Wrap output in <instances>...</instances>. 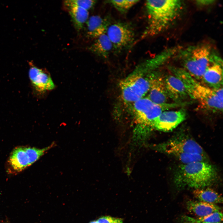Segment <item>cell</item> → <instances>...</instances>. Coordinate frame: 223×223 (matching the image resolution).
Segmentation results:
<instances>
[{
    "label": "cell",
    "mask_w": 223,
    "mask_h": 223,
    "mask_svg": "<svg viewBox=\"0 0 223 223\" xmlns=\"http://www.w3.org/2000/svg\"><path fill=\"white\" fill-rule=\"evenodd\" d=\"M147 25L143 37L156 35L168 29L178 18L183 4L181 0H147Z\"/></svg>",
    "instance_id": "6da1fadb"
},
{
    "label": "cell",
    "mask_w": 223,
    "mask_h": 223,
    "mask_svg": "<svg viewBox=\"0 0 223 223\" xmlns=\"http://www.w3.org/2000/svg\"><path fill=\"white\" fill-rule=\"evenodd\" d=\"M174 75L183 82L189 96L196 100L204 110L216 112H222L223 89H214L201 84L184 69L173 68Z\"/></svg>",
    "instance_id": "7a4b0ae2"
},
{
    "label": "cell",
    "mask_w": 223,
    "mask_h": 223,
    "mask_svg": "<svg viewBox=\"0 0 223 223\" xmlns=\"http://www.w3.org/2000/svg\"><path fill=\"white\" fill-rule=\"evenodd\" d=\"M216 168L206 161L182 164L176 169L174 181L179 188L195 189L205 188L215 182L218 177Z\"/></svg>",
    "instance_id": "3957f363"
},
{
    "label": "cell",
    "mask_w": 223,
    "mask_h": 223,
    "mask_svg": "<svg viewBox=\"0 0 223 223\" xmlns=\"http://www.w3.org/2000/svg\"><path fill=\"white\" fill-rule=\"evenodd\" d=\"M180 104H182L168 103L160 105L154 103L147 98H143L130 107L138 129L146 130L153 129L155 120L163 112L178 107Z\"/></svg>",
    "instance_id": "277c9868"
},
{
    "label": "cell",
    "mask_w": 223,
    "mask_h": 223,
    "mask_svg": "<svg viewBox=\"0 0 223 223\" xmlns=\"http://www.w3.org/2000/svg\"><path fill=\"white\" fill-rule=\"evenodd\" d=\"M119 87L123 103L130 107L148 93L149 83L148 78L145 77L138 68L133 73L120 81Z\"/></svg>",
    "instance_id": "5b68a950"
},
{
    "label": "cell",
    "mask_w": 223,
    "mask_h": 223,
    "mask_svg": "<svg viewBox=\"0 0 223 223\" xmlns=\"http://www.w3.org/2000/svg\"><path fill=\"white\" fill-rule=\"evenodd\" d=\"M184 55V69L196 80L201 79L212 60L211 47L206 45H198L187 50Z\"/></svg>",
    "instance_id": "8992f818"
},
{
    "label": "cell",
    "mask_w": 223,
    "mask_h": 223,
    "mask_svg": "<svg viewBox=\"0 0 223 223\" xmlns=\"http://www.w3.org/2000/svg\"><path fill=\"white\" fill-rule=\"evenodd\" d=\"M55 144L39 149L27 146H20L13 149L7 161L10 170L13 173H19L37 161Z\"/></svg>",
    "instance_id": "52a82bcc"
},
{
    "label": "cell",
    "mask_w": 223,
    "mask_h": 223,
    "mask_svg": "<svg viewBox=\"0 0 223 223\" xmlns=\"http://www.w3.org/2000/svg\"><path fill=\"white\" fill-rule=\"evenodd\" d=\"M106 34L110 41L113 49L120 52L129 47L135 38L134 29L128 23L117 22L110 24Z\"/></svg>",
    "instance_id": "ba28073f"
},
{
    "label": "cell",
    "mask_w": 223,
    "mask_h": 223,
    "mask_svg": "<svg viewBox=\"0 0 223 223\" xmlns=\"http://www.w3.org/2000/svg\"><path fill=\"white\" fill-rule=\"evenodd\" d=\"M157 149L168 155L188 153L206 155L201 146L191 138L181 134L159 145Z\"/></svg>",
    "instance_id": "9c48e42d"
},
{
    "label": "cell",
    "mask_w": 223,
    "mask_h": 223,
    "mask_svg": "<svg viewBox=\"0 0 223 223\" xmlns=\"http://www.w3.org/2000/svg\"><path fill=\"white\" fill-rule=\"evenodd\" d=\"M186 116L183 109L164 111L155 120L153 129L163 132L172 131L185 119Z\"/></svg>",
    "instance_id": "30bf717a"
},
{
    "label": "cell",
    "mask_w": 223,
    "mask_h": 223,
    "mask_svg": "<svg viewBox=\"0 0 223 223\" xmlns=\"http://www.w3.org/2000/svg\"><path fill=\"white\" fill-rule=\"evenodd\" d=\"M149 89L147 97L154 103L160 105L168 103V97L164 77L155 73H152L148 77Z\"/></svg>",
    "instance_id": "8fae6325"
},
{
    "label": "cell",
    "mask_w": 223,
    "mask_h": 223,
    "mask_svg": "<svg viewBox=\"0 0 223 223\" xmlns=\"http://www.w3.org/2000/svg\"><path fill=\"white\" fill-rule=\"evenodd\" d=\"M28 76L33 87L38 93H44L52 90L55 87L50 75L35 66L30 67Z\"/></svg>",
    "instance_id": "7c38bea8"
},
{
    "label": "cell",
    "mask_w": 223,
    "mask_h": 223,
    "mask_svg": "<svg viewBox=\"0 0 223 223\" xmlns=\"http://www.w3.org/2000/svg\"><path fill=\"white\" fill-rule=\"evenodd\" d=\"M222 61L220 59L216 57L212 58L201 79L205 85L214 89L222 87Z\"/></svg>",
    "instance_id": "4fadbf2b"
},
{
    "label": "cell",
    "mask_w": 223,
    "mask_h": 223,
    "mask_svg": "<svg viewBox=\"0 0 223 223\" xmlns=\"http://www.w3.org/2000/svg\"><path fill=\"white\" fill-rule=\"evenodd\" d=\"M164 77L165 84L168 97L175 103L182 102L189 96L182 81L175 75H168Z\"/></svg>",
    "instance_id": "5bb4252c"
},
{
    "label": "cell",
    "mask_w": 223,
    "mask_h": 223,
    "mask_svg": "<svg viewBox=\"0 0 223 223\" xmlns=\"http://www.w3.org/2000/svg\"><path fill=\"white\" fill-rule=\"evenodd\" d=\"M86 24L87 36L90 38L95 39L106 33L110 23L107 18L94 15L89 18Z\"/></svg>",
    "instance_id": "9a60e30c"
},
{
    "label": "cell",
    "mask_w": 223,
    "mask_h": 223,
    "mask_svg": "<svg viewBox=\"0 0 223 223\" xmlns=\"http://www.w3.org/2000/svg\"><path fill=\"white\" fill-rule=\"evenodd\" d=\"M186 208L189 212L199 217L206 216L221 210V208L216 204L198 200L188 201L186 203Z\"/></svg>",
    "instance_id": "2e32d148"
},
{
    "label": "cell",
    "mask_w": 223,
    "mask_h": 223,
    "mask_svg": "<svg viewBox=\"0 0 223 223\" xmlns=\"http://www.w3.org/2000/svg\"><path fill=\"white\" fill-rule=\"evenodd\" d=\"M112 49V44L106 33L95 39L88 47L90 51L103 59L109 57Z\"/></svg>",
    "instance_id": "e0dca14e"
},
{
    "label": "cell",
    "mask_w": 223,
    "mask_h": 223,
    "mask_svg": "<svg viewBox=\"0 0 223 223\" xmlns=\"http://www.w3.org/2000/svg\"><path fill=\"white\" fill-rule=\"evenodd\" d=\"M63 3L75 28L78 31L81 30L89 18L88 11L69 4L65 1Z\"/></svg>",
    "instance_id": "ac0fdd59"
},
{
    "label": "cell",
    "mask_w": 223,
    "mask_h": 223,
    "mask_svg": "<svg viewBox=\"0 0 223 223\" xmlns=\"http://www.w3.org/2000/svg\"><path fill=\"white\" fill-rule=\"evenodd\" d=\"M193 194L195 198L198 201L216 204L223 203L222 195L210 188H204L195 189L193 191Z\"/></svg>",
    "instance_id": "d6986e66"
},
{
    "label": "cell",
    "mask_w": 223,
    "mask_h": 223,
    "mask_svg": "<svg viewBox=\"0 0 223 223\" xmlns=\"http://www.w3.org/2000/svg\"><path fill=\"white\" fill-rule=\"evenodd\" d=\"M139 1L138 0H110L108 3L121 13L126 12Z\"/></svg>",
    "instance_id": "ffe728a7"
},
{
    "label": "cell",
    "mask_w": 223,
    "mask_h": 223,
    "mask_svg": "<svg viewBox=\"0 0 223 223\" xmlns=\"http://www.w3.org/2000/svg\"><path fill=\"white\" fill-rule=\"evenodd\" d=\"M198 218L196 220L199 222L222 223L223 213L222 212L219 211L213 212L206 216Z\"/></svg>",
    "instance_id": "44dd1931"
},
{
    "label": "cell",
    "mask_w": 223,
    "mask_h": 223,
    "mask_svg": "<svg viewBox=\"0 0 223 223\" xmlns=\"http://www.w3.org/2000/svg\"><path fill=\"white\" fill-rule=\"evenodd\" d=\"M66 2L88 11L95 5L96 1L90 0H69L65 1Z\"/></svg>",
    "instance_id": "7402d4cb"
},
{
    "label": "cell",
    "mask_w": 223,
    "mask_h": 223,
    "mask_svg": "<svg viewBox=\"0 0 223 223\" xmlns=\"http://www.w3.org/2000/svg\"><path fill=\"white\" fill-rule=\"evenodd\" d=\"M114 218L109 216H104L100 218L96 221L98 223H111Z\"/></svg>",
    "instance_id": "603a6c76"
},
{
    "label": "cell",
    "mask_w": 223,
    "mask_h": 223,
    "mask_svg": "<svg viewBox=\"0 0 223 223\" xmlns=\"http://www.w3.org/2000/svg\"><path fill=\"white\" fill-rule=\"evenodd\" d=\"M214 0H197L196 1V4L200 6H208L213 3Z\"/></svg>",
    "instance_id": "cb8c5ba5"
},
{
    "label": "cell",
    "mask_w": 223,
    "mask_h": 223,
    "mask_svg": "<svg viewBox=\"0 0 223 223\" xmlns=\"http://www.w3.org/2000/svg\"><path fill=\"white\" fill-rule=\"evenodd\" d=\"M183 218L182 223H199L196 219L190 217L185 216Z\"/></svg>",
    "instance_id": "d4e9b609"
},
{
    "label": "cell",
    "mask_w": 223,
    "mask_h": 223,
    "mask_svg": "<svg viewBox=\"0 0 223 223\" xmlns=\"http://www.w3.org/2000/svg\"><path fill=\"white\" fill-rule=\"evenodd\" d=\"M111 223H123V220L121 218H114Z\"/></svg>",
    "instance_id": "484cf974"
},
{
    "label": "cell",
    "mask_w": 223,
    "mask_h": 223,
    "mask_svg": "<svg viewBox=\"0 0 223 223\" xmlns=\"http://www.w3.org/2000/svg\"><path fill=\"white\" fill-rule=\"evenodd\" d=\"M89 223H98L96 221H91Z\"/></svg>",
    "instance_id": "4316f807"
},
{
    "label": "cell",
    "mask_w": 223,
    "mask_h": 223,
    "mask_svg": "<svg viewBox=\"0 0 223 223\" xmlns=\"http://www.w3.org/2000/svg\"><path fill=\"white\" fill-rule=\"evenodd\" d=\"M199 223H207V222H199Z\"/></svg>",
    "instance_id": "83f0119b"
}]
</instances>
